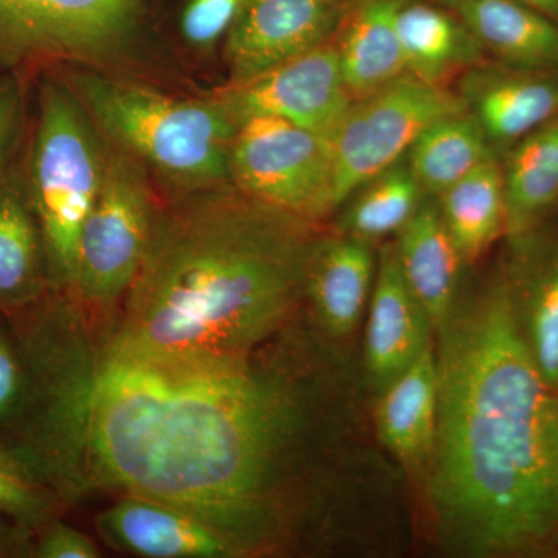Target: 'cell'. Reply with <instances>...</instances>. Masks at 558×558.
<instances>
[{"label":"cell","instance_id":"obj_4","mask_svg":"<svg viewBox=\"0 0 558 558\" xmlns=\"http://www.w3.org/2000/svg\"><path fill=\"white\" fill-rule=\"evenodd\" d=\"M70 87L116 148L180 189L230 183V143L236 126L215 97H172L95 68L73 72Z\"/></svg>","mask_w":558,"mask_h":558},{"label":"cell","instance_id":"obj_3","mask_svg":"<svg viewBox=\"0 0 558 558\" xmlns=\"http://www.w3.org/2000/svg\"><path fill=\"white\" fill-rule=\"evenodd\" d=\"M314 222L234 189L157 211L109 348L159 360L252 357L306 293Z\"/></svg>","mask_w":558,"mask_h":558},{"label":"cell","instance_id":"obj_15","mask_svg":"<svg viewBox=\"0 0 558 558\" xmlns=\"http://www.w3.org/2000/svg\"><path fill=\"white\" fill-rule=\"evenodd\" d=\"M110 545L149 558H229L241 550L185 510L140 495L126 494L98 517Z\"/></svg>","mask_w":558,"mask_h":558},{"label":"cell","instance_id":"obj_9","mask_svg":"<svg viewBox=\"0 0 558 558\" xmlns=\"http://www.w3.org/2000/svg\"><path fill=\"white\" fill-rule=\"evenodd\" d=\"M143 13V0H0V60L100 68L130 49Z\"/></svg>","mask_w":558,"mask_h":558},{"label":"cell","instance_id":"obj_12","mask_svg":"<svg viewBox=\"0 0 558 558\" xmlns=\"http://www.w3.org/2000/svg\"><path fill=\"white\" fill-rule=\"evenodd\" d=\"M457 94L501 159L521 138L558 116V70L484 60L459 76Z\"/></svg>","mask_w":558,"mask_h":558},{"label":"cell","instance_id":"obj_29","mask_svg":"<svg viewBox=\"0 0 558 558\" xmlns=\"http://www.w3.org/2000/svg\"><path fill=\"white\" fill-rule=\"evenodd\" d=\"M244 0H189L179 28L190 46L207 49L227 36Z\"/></svg>","mask_w":558,"mask_h":558},{"label":"cell","instance_id":"obj_26","mask_svg":"<svg viewBox=\"0 0 558 558\" xmlns=\"http://www.w3.org/2000/svg\"><path fill=\"white\" fill-rule=\"evenodd\" d=\"M424 191L405 157L374 175L348 197L341 231L360 240L374 241L398 234L416 215Z\"/></svg>","mask_w":558,"mask_h":558},{"label":"cell","instance_id":"obj_17","mask_svg":"<svg viewBox=\"0 0 558 558\" xmlns=\"http://www.w3.org/2000/svg\"><path fill=\"white\" fill-rule=\"evenodd\" d=\"M403 0H347L332 43L352 100L405 75L398 13Z\"/></svg>","mask_w":558,"mask_h":558},{"label":"cell","instance_id":"obj_18","mask_svg":"<svg viewBox=\"0 0 558 558\" xmlns=\"http://www.w3.org/2000/svg\"><path fill=\"white\" fill-rule=\"evenodd\" d=\"M398 32L409 75L429 86L451 89V83L486 60L457 10L428 0H403Z\"/></svg>","mask_w":558,"mask_h":558},{"label":"cell","instance_id":"obj_2","mask_svg":"<svg viewBox=\"0 0 558 558\" xmlns=\"http://www.w3.org/2000/svg\"><path fill=\"white\" fill-rule=\"evenodd\" d=\"M440 336L427 492L440 534L473 557L558 553V389L524 343L505 270Z\"/></svg>","mask_w":558,"mask_h":558},{"label":"cell","instance_id":"obj_10","mask_svg":"<svg viewBox=\"0 0 558 558\" xmlns=\"http://www.w3.org/2000/svg\"><path fill=\"white\" fill-rule=\"evenodd\" d=\"M234 126L274 117L330 135L352 100L332 39L250 78L230 81L215 95Z\"/></svg>","mask_w":558,"mask_h":558},{"label":"cell","instance_id":"obj_31","mask_svg":"<svg viewBox=\"0 0 558 558\" xmlns=\"http://www.w3.org/2000/svg\"><path fill=\"white\" fill-rule=\"evenodd\" d=\"M22 94L17 81L0 78V153H11L21 124Z\"/></svg>","mask_w":558,"mask_h":558},{"label":"cell","instance_id":"obj_8","mask_svg":"<svg viewBox=\"0 0 558 558\" xmlns=\"http://www.w3.org/2000/svg\"><path fill=\"white\" fill-rule=\"evenodd\" d=\"M229 168L234 189L296 218L315 222L336 209L329 135L253 117L234 130Z\"/></svg>","mask_w":558,"mask_h":558},{"label":"cell","instance_id":"obj_34","mask_svg":"<svg viewBox=\"0 0 558 558\" xmlns=\"http://www.w3.org/2000/svg\"><path fill=\"white\" fill-rule=\"evenodd\" d=\"M428 2L439 3V5L449 7V9L457 10L461 0H428Z\"/></svg>","mask_w":558,"mask_h":558},{"label":"cell","instance_id":"obj_6","mask_svg":"<svg viewBox=\"0 0 558 558\" xmlns=\"http://www.w3.org/2000/svg\"><path fill=\"white\" fill-rule=\"evenodd\" d=\"M157 211L142 163L119 148L108 150L100 193L81 230L73 299L94 311H109L126 299Z\"/></svg>","mask_w":558,"mask_h":558},{"label":"cell","instance_id":"obj_16","mask_svg":"<svg viewBox=\"0 0 558 558\" xmlns=\"http://www.w3.org/2000/svg\"><path fill=\"white\" fill-rule=\"evenodd\" d=\"M438 363L428 347L416 362L380 391L379 438L411 473L427 475L438 428Z\"/></svg>","mask_w":558,"mask_h":558},{"label":"cell","instance_id":"obj_32","mask_svg":"<svg viewBox=\"0 0 558 558\" xmlns=\"http://www.w3.org/2000/svg\"><path fill=\"white\" fill-rule=\"evenodd\" d=\"M32 538L31 531L0 508V557L27 556L32 553Z\"/></svg>","mask_w":558,"mask_h":558},{"label":"cell","instance_id":"obj_13","mask_svg":"<svg viewBox=\"0 0 558 558\" xmlns=\"http://www.w3.org/2000/svg\"><path fill=\"white\" fill-rule=\"evenodd\" d=\"M432 322L400 271L395 242L381 247L371 290L366 368L381 391L432 347Z\"/></svg>","mask_w":558,"mask_h":558},{"label":"cell","instance_id":"obj_30","mask_svg":"<svg viewBox=\"0 0 558 558\" xmlns=\"http://www.w3.org/2000/svg\"><path fill=\"white\" fill-rule=\"evenodd\" d=\"M32 556L39 558H97V546L83 532L70 527L61 521L50 520L36 532Z\"/></svg>","mask_w":558,"mask_h":558},{"label":"cell","instance_id":"obj_14","mask_svg":"<svg viewBox=\"0 0 558 558\" xmlns=\"http://www.w3.org/2000/svg\"><path fill=\"white\" fill-rule=\"evenodd\" d=\"M509 242L505 275L517 325L543 376L558 389V230L543 223Z\"/></svg>","mask_w":558,"mask_h":558},{"label":"cell","instance_id":"obj_20","mask_svg":"<svg viewBox=\"0 0 558 558\" xmlns=\"http://www.w3.org/2000/svg\"><path fill=\"white\" fill-rule=\"evenodd\" d=\"M373 244L343 233L318 238L307 267L306 293L323 328L344 337L357 326L373 290Z\"/></svg>","mask_w":558,"mask_h":558},{"label":"cell","instance_id":"obj_24","mask_svg":"<svg viewBox=\"0 0 558 558\" xmlns=\"http://www.w3.org/2000/svg\"><path fill=\"white\" fill-rule=\"evenodd\" d=\"M462 263H476L506 231L501 161L492 157L436 197Z\"/></svg>","mask_w":558,"mask_h":558},{"label":"cell","instance_id":"obj_23","mask_svg":"<svg viewBox=\"0 0 558 558\" xmlns=\"http://www.w3.org/2000/svg\"><path fill=\"white\" fill-rule=\"evenodd\" d=\"M509 241L531 233L558 205V116L520 140L499 159Z\"/></svg>","mask_w":558,"mask_h":558},{"label":"cell","instance_id":"obj_33","mask_svg":"<svg viewBox=\"0 0 558 558\" xmlns=\"http://www.w3.org/2000/svg\"><path fill=\"white\" fill-rule=\"evenodd\" d=\"M558 22V0H519Z\"/></svg>","mask_w":558,"mask_h":558},{"label":"cell","instance_id":"obj_21","mask_svg":"<svg viewBox=\"0 0 558 558\" xmlns=\"http://www.w3.org/2000/svg\"><path fill=\"white\" fill-rule=\"evenodd\" d=\"M51 290L46 250L25 179H0V314L31 310Z\"/></svg>","mask_w":558,"mask_h":558},{"label":"cell","instance_id":"obj_11","mask_svg":"<svg viewBox=\"0 0 558 558\" xmlns=\"http://www.w3.org/2000/svg\"><path fill=\"white\" fill-rule=\"evenodd\" d=\"M347 0H244L226 36L230 81L300 57L336 35Z\"/></svg>","mask_w":558,"mask_h":558},{"label":"cell","instance_id":"obj_22","mask_svg":"<svg viewBox=\"0 0 558 558\" xmlns=\"http://www.w3.org/2000/svg\"><path fill=\"white\" fill-rule=\"evenodd\" d=\"M484 53L510 68L558 70V22L519 0H461Z\"/></svg>","mask_w":558,"mask_h":558},{"label":"cell","instance_id":"obj_28","mask_svg":"<svg viewBox=\"0 0 558 558\" xmlns=\"http://www.w3.org/2000/svg\"><path fill=\"white\" fill-rule=\"evenodd\" d=\"M31 398V369L13 319H0V442L16 432Z\"/></svg>","mask_w":558,"mask_h":558},{"label":"cell","instance_id":"obj_5","mask_svg":"<svg viewBox=\"0 0 558 558\" xmlns=\"http://www.w3.org/2000/svg\"><path fill=\"white\" fill-rule=\"evenodd\" d=\"M94 128L69 84L44 81L25 185L54 292L73 288L81 230L105 175L106 153Z\"/></svg>","mask_w":558,"mask_h":558},{"label":"cell","instance_id":"obj_19","mask_svg":"<svg viewBox=\"0 0 558 558\" xmlns=\"http://www.w3.org/2000/svg\"><path fill=\"white\" fill-rule=\"evenodd\" d=\"M395 247L407 286L427 312L433 329L439 330L457 306L459 271L464 263L436 197H425L416 215L396 234Z\"/></svg>","mask_w":558,"mask_h":558},{"label":"cell","instance_id":"obj_7","mask_svg":"<svg viewBox=\"0 0 558 558\" xmlns=\"http://www.w3.org/2000/svg\"><path fill=\"white\" fill-rule=\"evenodd\" d=\"M465 110L457 90L405 75L351 102L329 135L333 159V205L409 154L429 124Z\"/></svg>","mask_w":558,"mask_h":558},{"label":"cell","instance_id":"obj_27","mask_svg":"<svg viewBox=\"0 0 558 558\" xmlns=\"http://www.w3.org/2000/svg\"><path fill=\"white\" fill-rule=\"evenodd\" d=\"M53 484L20 447L0 442V508L36 534L51 520Z\"/></svg>","mask_w":558,"mask_h":558},{"label":"cell","instance_id":"obj_25","mask_svg":"<svg viewBox=\"0 0 558 558\" xmlns=\"http://www.w3.org/2000/svg\"><path fill=\"white\" fill-rule=\"evenodd\" d=\"M495 156L480 124L468 112L450 113L429 124L405 159L427 197H438Z\"/></svg>","mask_w":558,"mask_h":558},{"label":"cell","instance_id":"obj_1","mask_svg":"<svg viewBox=\"0 0 558 558\" xmlns=\"http://www.w3.org/2000/svg\"><path fill=\"white\" fill-rule=\"evenodd\" d=\"M299 428L292 395L250 357L159 360L112 348L84 388L50 366L32 417L54 475L84 442L95 478L185 510L242 556L274 531Z\"/></svg>","mask_w":558,"mask_h":558}]
</instances>
